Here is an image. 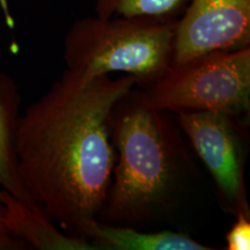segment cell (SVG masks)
Segmentation results:
<instances>
[{"mask_svg":"<svg viewBox=\"0 0 250 250\" xmlns=\"http://www.w3.org/2000/svg\"><path fill=\"white\" fill-rule=\"evenodd\" d=\"M138 83L67 68L19 117L17 170L24 191L62 232L85 239L110 187L115 104Z\"/></svg>","mask_w":250,"mask_h":250,"instance_id":"6da1fadb","label":"cell"},{"mask_svg":"<svg viewBox=\"0 0 250 250\" xmlns=\"http://www.w3.org/2000/svg\"><path fill=\"white\" fill-rule=\"evenodd\" d=\"M110 134L118 148L115 180L101 211L107 223H134L161 211L177 190L184 164L182 142L143 94L132 89L111 112Z\"/></svg>","mask_w":250,"mask_h":250,"instance_id":"7a4b0ae2","label":"cell"},{"mask_svg":"<svg viewBox=\"0 0 250 250\" xmlns=\"http://www.w3.org/2000/svg\"><path fill=\"white\" fill-rule=\"evenodd\" d=\"M176 22L146 17L83 18L65 36V64L89 76L124 72L148 85L171 65Z\"/></svg>","mask_w":250,"mask_h":250,"instance_id":"3957f363","label":"cell"},{"mask_svg":"<svg viewBox=\"0 0 250 250\" xmlns=\"http://www.w3.org/2000/svg\"><path fill=\"white\" fill-rule=\"evenodd\" d=\"M249 95V46L170 65L143 93L146 103L158 110H206L228 116L248 110Z\"/></svg>","mask_w":250,"mask_h":250,"instance_id":"277c9868","label":"cell"},{"mask_svg":"<svg viewBox=\"0 0 250 250\" xmlns=\"http://www.w3.org/2000/svg\"><path fill=\"white\" fill-rule=\"evenodd\" d=\"M177 19L171 65L250 44V0H189Z\"/></svg>","mask_w":250,"mask_h":250,"instance_id":"5b68a950","label":"cell"},{"mask_svg":"<svg viewBox=\"0 0 250 250\" xmlns=\"http://www.w3.org/2000/svg\"><path fill=\"white\" fill-rule=\"evenodd\" d=\"M179 122L219 189L239 211L248 212L236 133L228 115L206 110L179 111Z\"/></svg>","mask_w":250,"mask_h":250,"instance_id":"8992f818","label":"cell"},{"mask_svg":"<svg viewBox=\"0 0 250 250\" xmlns=\"http://www.w3.org/2000/svg\"><path fill=\"white\" fill-rule=\"evenodd\" d=\"M0 204L9 232L27 248L39 250H99L83 237L68 235L34 203L24 202L0 188Z\"/></svg>","mask_w":250,"mask_h":250,"instance_id":"52a82bcc","label":"cell"},{"mask_svg":"<svg viewBox=\"0 0 250 250\" xmlns=\"http://www.w3.org/2000/svg\"><path fill=\"white\" fill-rule=\"evenodd\" d=\"M85 239L99 250H212L181 233L164 230L143 233L96 219L87 228Z\"/></svg>","mask_w":250,"mask_h":250,"instance_id":"ba28073f","label":"cell"},{"mask_svg":"<svg viewBox=\"0 0 250 250\" xmlns=\"http://www.w3.org/2000/svg\"><path fill=\"white\" fill-rule=\"evenodd\" d=\"M20 94L12 78L0 72V188L24 202H31L19 179L14 138ZM35 204V203H34Z\"/></svg>","mask_w":250,"mask_h":250,"instance_id":"9c48e42d","label":"cell"},{"mask_svg":"<svg viewBox=\"0 0 250 250\" xmlns=\"http://www.w3.org/2000/svg\"><path fill=\"white\" fill-rule=\"evenodd\" d=\"M189 0H96V17H146L177 20Z\"/></svg>","mask_w":250,"mask_h":250,"instance_id":"30bf717a","label":"cell"},{"mask_svg":"<svg viewBox=\"0 0 250 250\" xmlns=\"http://www.w3.org/2000/svg\"><path fill=\"white\" fill-rule=\"evenodd\" d=\"M228 250L250 249V223L248 212H237V220L226 235Z\"/></svg>","mask_w":250,"mask_h":250,"instance_id":"8fae6325","label":"cell"},{"mask_svg":"<svg viewBox=\"0 0 250 250\" xmlns=\"http://www.w3.org/2000/svg\"><path fill=\"white\" fill-rule=\"evenodd\" d=\"M28 249L22 241L9 232L4 217V208L0 204V250H24Z\"/></svg>","mask_w":250,"mask_h":250,"instance_id":"7c38bea8","label":"cell"}]
</instances>
